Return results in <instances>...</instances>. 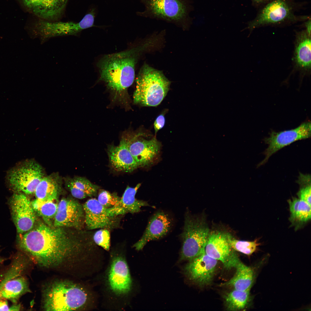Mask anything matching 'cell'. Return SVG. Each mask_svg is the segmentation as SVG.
<instances>
[{"mask_svg":"<svg viewBox=\"0 0 311 311\" xmlns=\"http://www.w3.org/2000/svg\"><path fill=\"white\" fill-rule=\"evenodd\" d=\"M56 227L41 224L23 235L19 234V247L41 266L62 265L72 258L76 246L59 227Z\"/></svg>","mask_w":311,"mask_h":311,"instance_id":"obj_1","label":"cell"},{"mask_svg":"<svg viewBox=\"0 0 311 311\" xmlns=\"http://www.w3.org/2000/svg\"><path fill=\"white\" fill-rule=\"evenodd\" d=\"M159 40V37H152L130 49L104 56L97 64L99 80L106 84L115 96L122 97L133 82L135 67L140 56L154 48Z\"/></svg>","mask_w":311,"mask_h":311,"instance_id":"obj_2","label":"cell"},{"mask_svg":"<svg viewBox=\"0 0 311 311\" xmlns=\"http://www.w3.org/2000/svg\"><path fill=\"white\" fill-rule=\"evenodd\" d=\"M87 293L80 286L71 282L57 281L49 284L44 290L43 307L46 311H70L85 306Z\"/></svg>","mask_w":311,"mask_h":311,"instance_id":"obj_3","label":"cell"},{"mask_svg":"<svg viewBox=\"0 0 311 311\" xmlns=\"http://www.w3.org/2000/svg\"><path fill=\"white\" fill-rule=\"evenodd\" d=\"M136 83L133 101L147 107L159 105L167 94L171 83L162 71L145 63L141 68Z\"/></svg>","mask_w":311,"mask_h":311,"instance_id":"obj_4","label":"cell"},{"mask_svg":"<svg viewBox=\"0 0 311 311\" xmlns=\"http://www.w3.org/2000/svg\"><path fill=\"white\" fill-rule=\"evenodd\" d=\"M265 4L248 23L247 28L251 31L264 26L306 20L310 17L297 15L295 0H271Z\"/></svg>","mask_w":311,"mask_h":311,"instance_id":"obj_5","label":"cell"},{"mask_svg":"<svg viewBox=\"0 0 311 311\" xmlns=\"http://www.w3.org/2000/svg\"><path fill=\"white\" fill-rule=\"evenodd\" d=\"M95 14L90 11L79 22L52 21L39 19L31 28L30 36L38 38L43 43L56 37L76 36L82 30L94 25Z\"/></svg>","mask_w":311,"mask_h":311,"instance_id":"obj_6","label":"cell"},{"mask_svg":"<svg viewBox=\"0 0 311 311\" xmlns=\"http://www.w3.org/2000/svg\"><path fill=\"white\" fill-rule=\"evenodd\" d=\"M209 232L203 220L186 214L181 234V260L190 261L204 253Z\"/></svg>","mask_w":311,"mask_h":311,"instance_id":"obj_7","label":"cell"},{"mask_svg":"<svg viewBox=\"0 0 311 311\" xmlns=\"http://www.w3.org/2000/svg\"><path fill=\"white\" fill-rule=\"evenodd\" d=\"M41 166L36 162L29 161L12 169L7 179L10 187L16 193L34 194L36 189L44 177Z\"/></svg>","mask_w":311,"mask_h":311,"instance_id":"obj_8","label":"cell"},{"mask_svg":"<svg viewBox=\"0 0 311 311\" xmlns=\"http://www.w3.org/2000/svg\"><path fill=\"white\" fill-rule=\"evenodd\" d=\"M311 134V122L309 121L293 129L278 132L272 131L269 136L264 139L268 147L264 152L265 158L258 166L265 163L271 156L282 148L295 141L308 138Z\"/></svg>","mask_w":311,"mask_h":311,"instance_id":"obj_9","label":"cell"},{"mask_svg":"<svg viewBox=\"0 0 311 311\" xmlns=\"http://www.w3.org/2000/svg\"><path fill=\"white\" fill-rule=\"evenodd\" d=\"M208 256L221 261L227 269L235 268L241 261L230 247L227 233L219 231L209 232L205 249Z\"/></svg>","mask_w":311,"mask_h":311,"instance_id":"obj_10","label":"cell"},{"mask_svg":"<svg viewBox=\"0 0 311 311\" xmlns=\"http://www.w3.org/2000/svg\"><path fill=\"white\" fill-rule=\"evenodd\" d=\"M12 217L17 232L22 234L31 230L35 222V211L31 202L23 193H15L10 201Z\"/></svg>","mask_w":311,"mask_h":311,"instance_id":"obj_11","label":"cell"},{"mask_svg":"<svg viewBox=\"0 0 311 311\" xmlns=\"http://www.w3.org/2000/svg\"><path fill=\"white\" fill-rule=\"evenodd\" d=\"M189 261L184 269L188 278L200 286L210 284L214 275L217 261L204 253Z\"/></svg>","mask_w":311,"mask_h":311,"instance_id":"obj_12","label":"cell"},{"mask_svg":"<svg viewBox=\"0 0 311 311\" xmlns=\"http://www.w3.org/2000/svg\"><path fill=\"white\" fill-rule=\"evenodd\" d=\"M141 133L132 135L128 144L130 152L138 167L152 164L160 151V143L154 137L146 140L139 138Z\"/></svg>","mask_w":311,"mask_h":311,"instance_id":"obj_13","label":"cell"},{"mask_svg":"<svg viewBox=\"0 0 311 311\" xmlns=\"http://www.w3.org/2000/svg\"><path fill=\"white\" fill-rule=\"evenodd\" d=\"M110 289L116 295L128 294L132 287V280L126 261L122 256L115 257L112 261L108 275Z\"/></svg>","mask_w":311,"mask_h":311,"instance_id":"obj_14","label":"cell"},{"mask_svg":"<svg viewBox=\"0 0 311 311\" xmlns=\"http://www.w3.org/2000/svg\"><path fill=\"white\" fill-rule=\"evenodd\" d=\"M54 219L55 227H80L85 220L83 206L73 199H62L58 204L57 211Z\"/></svg>","mask_w":311,"mask_h":311,"instance_id":"obj_15","label":"cell"},{"mask_svg":"<svg viewBox=\"0 0 311 311\" xmlns=\"http://www.w3.org/2000/svg\"><path fill=\"white\" fill-rule=\"evenodd\" d=\"M145 3L147 12L156 17L178 21L186 16V7L181 0H145Z\"/></svg>","mask_w":311,"mask_h":311,"instance_id":"obj_16","label":"cell"},{"mask_svg":"<svg viewBox=\"0 0 311 311\" xmlns=\"http://www.w3.org/2000/svg\"><path fill=\"white\" fill-rule=\"evenodd\" d=\"M69 0H21L27 10L39 19L58 21L63 15Z\"/></svg>","mask_w":311,"mask_h":311,"instance_id":"obj_17","label":"cell"},{"mask_svg":"<svg viewBox=\"0 0 311 311\" xmlns=\"http://www.w3.org/2000/svg\"><path fill=\"white\" fill-rule=\"evenodd\" d=\"M132 135H124L117 146L111 145L108 147V153L110 164L117 171L130 172L138 167L128 148Z\"/></svg>","mask_w":311,"mask_h":311,"instance_id":"obj_18","label":"cell"},{"mask_svg":"<svg viewBox=\"0 0 311 311\" xmlns=\"http://www.w3.org/2000/svg\"><path fill=\"white\" fill-rule=\"evenodd\" d=\"M84 212V222L88 229L112 227L115 224V217L109 216L107 208L102 205L95 198L88 200L83 206Z\"/></svg>","mask_w":311,"mask_h":311,"instance_id":"obj_19","label":"cell"},{"mask_svg":"<svg viewBox=\"0 0 311 311\" xmlns=\"http://www.w3.org/2000/svg\"><path fill=\"white\" fill-rule=\"evenodd\" d=\"M172 225L171 219L163 212L156 213L150 219L145 232L133 247L139 251L149 242L161 238L166 235Z\"/></svg>","mask_w":311,"mask_h":311,"instance_id":"obj_20","label":"cell"},{"mask_svg":"<svg viewBox=\"0 0 311 311\" xmlns=\"http://www.w3.org/2000/svg\"><path fill=\"white\" fill-rule=\"evenodd\" d=\"M141 185V184L139 183L134 187H127L119 202L113 206L107 208L109 216L116 217L128 213H136L141 211L142 207L149 206L147 202L138 200L135 197Z\"/></svg>","mask_w":311,"mask_h":311,"instance_id":"obj_21","label":"cell"},{"mask_svg":"<svg viewBox=\"0 0 311 311\" xmlns=\"http://www.w3.org/2000/svg\"><path fill=\"white\" fill-rule=\"evenodd\" d=\"M16 276L10 275L0 284V297L14 303L21 295L30 292L26 279L23 277Z\"/></svg>","mask_w":311,"mask_h":311,"instance_id":"obj_22","label":"cell"},{"mask_svg":"<svg viewBox=\"0 0 311 311\" xmlns=\"http://www.w3.org/2000/svg\"><path fill=\"white\" fill-rule=\"evenodd\" d=\"M235 268L236 272L234 275L228 281L223 283L222 285L231 287L237 290L250 291L254 279L253 269L241 261Z\"/></svg>","mask_w":311,"mask_h":311,"instance_id":"obj_23","label":"cell"},{"mask_svg":"<svg viewBox=\"0 0 311 311\" xmlns=\"http://www.w3.org/2000/svg\"><path fill=\"white\" fill-rule=\"evenodd\" d=\"M65 184L72 196L79 199L95 196L99 188L86 178L80 177L66 180Z\"/></svg>","mask_w":311,"mask_h":311,"instance_id":"obj_24","label":"cell"},{"mask_svg":"<svg viewBox=\"0 0 311 311\" xmlns=\"http://www.w3.org/2000/svg\"><path fill=\"white\" fill-rule=\"evenodd\" d=\"M295 51V60L301 68L309 69L311 67L310 35L306 31L301 32L297 36Z\"/></svg>","mask_w":311,"mask_h":311,"instance_id":"obj_25","label":"cell"},{"mask_svg":"<svg viewBox=\"0 0 311 311\" xmlns=\"http://www.w3.org/2000/svg\"><path fill=\"white\" fill-rule=\"evenodd\" d=\"M59 184L58 179L53 175L44 176L36 189V199L43 201H54L57 198Z\"/></svg>","mask_w":311,"mask_h":311,"instance_id":"obj_26","label":"cell"},{"mask_svg":"<svg viewBox=\"0 0 311 311\" xmlns=\"http://www.w3.org/2000/svg\"><path fill=\"white\" fill-rule=\"evenodd\" d=\"M290 212V221L297 225L305 223L311 219V206L296 198L288 200Z\"/></svg>","mask_w":311,"mask_h":311,"instance_id":"obj_27","label":"cell"},{"mask_svg":"<svg viewBox=\"0 0 311 311\" xmlns=\"http://www.w3.org/2000/svg\"><path fill=\"white\" fill-rule=\"evenodd\" d=\"M249 292L234 289L227 293L224 297L226 308L230 311L244 309L249 300Z\"/></svg>","mask_w":311,"mask_h":311,"instance_id":"obj_28","label":"cell"},{"mask_svg":"<svg viewBox=\"0 0 311 311\" xmlns=\"http://www.w3.org/2000/svg\"><path fill=\"white\" fill-rule=\"evenodd\" d=\"M31 203L34 211L44 219H49L54 218L58 204L55 203L54 201H43L36 199Z\"/></svg>","mask_w":311,"mask_h":311,"instance_id":"obj_29","label":"cell"},{"mask_svg":"<svg viewBox=\"0 0 311 311\" xmlns=\"http://www.w3.org/2000/svg\"><path fill=\"white\" fill-rule=\"evenodd\" d=\"M226 233L231 248L234 251L247 255H251L255 252L260 244L257 239L252 241L238 240L233 238L230 234Z\"/></svg>","mask_w":311,"mask_h":311,"instance_id":"obj_30","label":"cell"},{"mask_svg":"<svg viewBox=\"0 0 311 311\" xmlns=\"http://www.w3.org/2000/svg\"><path fill=\"white\" fill-rule=\"evenodd\" d=\"M300 187L297 193L299 198L311 206V177L309 174H303L301 173L297 181Z\"/></svg>","mask_w":311,"mask_h":311,"instance_id":"obj_31","label":"cell"},{"mask_svg":"<svg viewBox=\"0 0 311 311\" xmlns=\"http://www.w3.org/2000/svg\"><path fill=\"white\" fill-rule=\"evenodd\" d=\"M120 198L116 194L111 193L107 191L102 190L98 194L97 200L102 205L108 208L115 205Z\"/></svg>","mask_w":311,"mask_h":311,"instance_id":"obj_32","label":"cell"},{"mask_svg":"<svg viewBox=\"0 0 311 311\" xmlns=\"http://www.w3.org/2000/svg\"><path fill=\"white\" fill-rule=\"evenodd\" d=\"M95 243L105 250H109L110 245V234L108 229L102 228L96 231L93 236Z\"/></svg>","mask_w":311,"mask_h":311,"instance_id":"obj_33","label":"cell"},{"mask_svg":"<svg viewBox=\"0 0 311 311\" xmlns=\"http://www.w3.org/2000/svg\"><path fill=\"white\" fill-rule=\"evenodd\" d=\"M165 124L164 115L161 114L156 118L154 123V128L155 135L164 126Z\"/></svg>","mask_w":311,"mask_h":311,"instance_id":"obj_34","label":"cell"},{"mask_svg":"<svg viewBox=\"0 0 311 311\" xmlns=\"http://www.w3.org/2000/svg\"><path fill=\"white\" fill-rule=\"evenodd\" d=\"M9 309L6 299L0 297V310L9 311Z\"/></svg>","mask_w":311,"mask_h":311,"instance_id":"obj_35","label":"cell"},{"mask_svg":"<svg viewBox=\"0 0 311 311\" xmlns=\"http://www.w3.org/2000/svg\"><path fill=\"white\" fill-rule=\"evenodd\" d=\"M305 26L306 28V31L310 35L311 33V18L310 17L306 20L305 22Z\"/></svg>","mask_w":311,"mask_h":311,"instance_id":"obj_36","label":"cell"},{"mask_svg":"<svg viewBox=\"0 0 311 311\" xmlns=\"http://www.w3.org/2000/svg\"><path fill=\"white\" fill-rule=\"evenodd\" d=\"M271 0H252L253 2L255 4L259 5L265 4Z\"/></svg>","mask_w":311,"mask_h":311,"instance_id":"obj_37","label":"cell"},{"mask_svg":"<svg viewBox=\"0 0 311 311\" xmlns=\"http://www.w3.org/2000/svg\"><path fill=\"white\" fill-rule=\"evenodd\" d=\"M20 307L19 305H14L9 308V311H18L20 309Z\"/></svg>","mask_w":311,"mask_h":311,"instance_id":"obj_38","label":"cell"},{"mask_svg":"<svg viewBox=\"0 0 311 311\" xmlns=\"http://www.w3.org/2000/svg\"><path fill=\"white\" fill-rule=\"evenodd\" d=\"M4 260V259L0 257V263L2 262Z\"/></svg>","mask_w":311,"mask_h":311,"instance_id":"obj_39","label":"cell"}]
</instances>
